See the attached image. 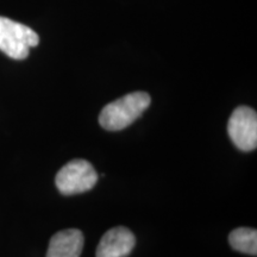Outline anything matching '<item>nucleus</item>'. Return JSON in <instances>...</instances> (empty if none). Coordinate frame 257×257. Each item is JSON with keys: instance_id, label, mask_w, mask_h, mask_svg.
I'll return each mask as SVG.
<instances>
[{"instance_id": "f257e3e1", "label": "nucleus", "mask_w": 257, "mask_h": 257, "mask_svg": "<svg viewBox=\"0 0 257 257\" xmlns=\"http://www.w3.org/2000/svg\"><path fill=\"white\" fill-rule=\"evenodd\" d=\"M150 101V95L146 92H134L121 96L102 108L99 124L108 131L123 130L142 115Z\"/></svg>"}, {"instance_id": "f03ea898", "label": "nucleus", "mask_w": 257, "mask_h": 257, "mask_svg": "<svg viewBox=\"0 0 257 257\" xmlns=\"http://www.w3.org/2000/svg\"><path fill=\"white\" fill-rule=\"evenodd\" d=\"M40 43L32 29L6 17H0V50L14 60H24L30 48Z\"/></svg>"}, {"instance_id": "7ed1b4c3", "label": "nucleus", "mask_w": 257, "mask_h": 257, "mask_svg": "<svg viewBox=\"0 0 257 257\" xmlns=\"http://www.w3.org/2000/svg\"><path fill=\"white\" fill-rule=\"evenodd\" d=\"M98 179V173L88 161L73 160L59 170L55 184L62 194L73 195L92 189Z\"/></svg>"}, {"instance_id": "20e7f679", "label": "nucleus", "mask_w": 257, "mask_h": 257, "mask_svg": "<svg viewBox=\"0 0 257 257\" xmlns=\"http://www.w3.org/2000/svg\"><path fill=\"white\" fill-rule=\"evenodd\" d=\"M227 133L234 146L243 152H251L257 147V114L248 106H239L231 114Z\"/></svg>"}, {"instance_id": "39448f33", "label": "nucleus", "mask_w": 257, "mask_h": 257, "mask_svg": "<svg viewBox=\"0 0 257 257\" xmlns=\"http://www.w3.org/2000/svg\"><path fill=\"white\" fill-rule=\"evenodd\" d=\"M136 245V237L124 226L108 230L96 248V257H127Z\"/></svg>"}, {"instance_id": "423d86ee", "label": "nucleus", "mask_w": 257, "mask_h": 257, "mask_svg": "<svg viewBox=\"0 0 257 257\" xmlns=\"http://www.w3.org/2000/svg\"><path fill=\"white\" fill-rule=\"evenodd\" d=\"M83 248V234L78 229L59 231L51 237L47 257H80Z\"/></svg>"}, {"instance_id": "0eeeda50", "label": "nucleus", "mask_w": 257, "mask_h": 257, "mask_svg": "<svg viewBox=\"0 0 257 257\" xmlns=\"http://www.w3.org/2000/svg\"><path fill=\"white\" fill-rule=\"evenodd\" d=\"M230 245L237 251L257 255V231L249 227H238L233 230L229 236Z\"/></svg>"}]
</instances>
